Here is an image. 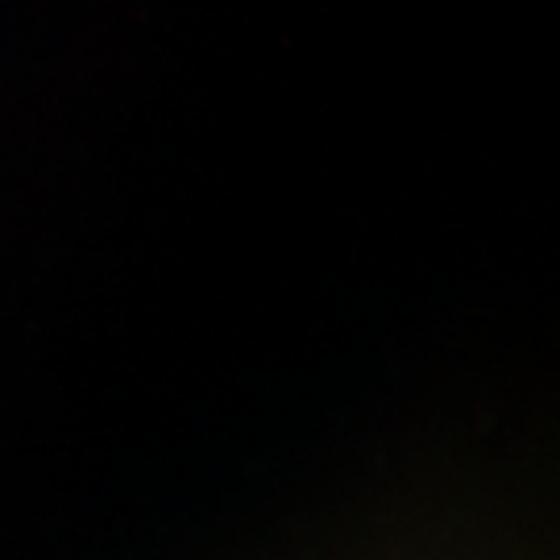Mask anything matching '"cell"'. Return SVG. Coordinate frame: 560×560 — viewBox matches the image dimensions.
<instances>
[]
</instances>
